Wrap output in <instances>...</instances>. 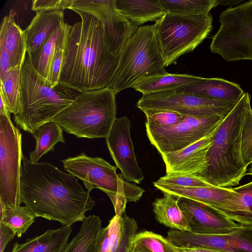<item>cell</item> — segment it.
Listing matches in <instances>:
<instances>
[{
  "instance_id": "cell-1",
  "label": "cell",
  "mask_w": 252,
  "mask_h": 252,
  "mask_svg": "<svg viewBox=\"0 0 252 252\" xmlns=\"http://www.w3.org/2000/svg\"><path fill=\"white\" fill-rule=\"evenodd\" d=\"M20 191L24 203L35 215L63 226L82 221L95 206L89 192L75 176L47 162L33 163L23 156Z\"/></svg>"
},
{
  "instance_id": "cell-2",
  "label": "cell",
  "mask_w": 252,
  "mask_h": 252,
  "mask_svg": "<svg viewBox=\"0 0 252 252\" xmlns=\"http://www.w3.org/2000/svg\"><path fill=\"white\" fill-rule=\"evenodd\" d=\"M73 11L81 21L70 26L59 85L79 92L107 87L120 57L107 47L102 26L95 16Z\"/></svg>"
},
{
  "instance_id": "cell-3",
  "label": "cell",
  "mask_w": 252,
  "mask_h": 252,
  "mask_svg": "<svg viewBox=\"0 0 252 252\" xmlns=\"http://www.w3.org/2000/svg\"><path fill=\"white\" fill-rule=\"evenodd\" d=\"M251 96L245 93L217 128L207 155L208 167L198 177L210 184L229 188L239 185L247 167L241 152V129Z\"/></svg>"
},
{
  "instance_id": "cell-4",
  "label": "cell",
  "mask_w": 252,
  "mask_h": 252,
  "mask_svg": "<svg viewBox=\"0 0 252 252\" xmlns=\"http://www.w3.org/2000/svg\"><path fill=\"white\" fill-rule=\"evenodd\" d=\"M60 86L56 89L57 86L51 88L44 84L27 52L21 67L20 109L13 115L16 125L32 134L39 126L52 121L79 94Z\"/></svg>"
},
{
  "instance_id": "cell-5",
  "label": "cell",
  "mask_w": 252,
  "mask_h": 252,
  "mask_svg": "<svg viewBox=\"0 0 252 252\" xmlns=\"http://www.w3.org/2000/svg\"><path fill=\"white\" fill-rule=\"evenodd\" d=\"M116 95L107 87L80 92L53 120L77 138H106L117 118Z\"/></svg>"
},
{
  "instance_id": "cell-6",
  "label": "cell",
  "mask_w": 252,
  "mask_h": 252,
  "mask_svg": "<svg viewBox=\"0 0 252 252\" xmlns=\"http://www.w3.org/2000/svg\"><path fill=\"white\" fill-rule=\"evenodd\" d=\"M165 67L154 25L140 26L122 50L107 88L117 94L144 78L167 73Z\"/></svg>"
},
{
  "instance_id": "cell-7",
  "label": "cell",
  "mask_w": 252,
  "mask_h": 252,
  "mask_svg": "<svg viewBox=\"0 0 252 252\" xmlns=\"http://www.w3.org/2000/svg\"><path fill=\"white\" fill-rule=\"evenodd\" d=\"M63 169L81 180L88 192L98 189L111 200L116 216L122 217L127 202L139 200L145 192L142 188L125 181L117 167L102 158L91 157L84 152L62 160Z\"/></svg>"
},
{
  "instance_id": "cell-8",
  "label": "cell",
  "mask_w": 252,
  "mask_h": 252,
  "mask_svg": "<svg viewBox=\"0 0 252 252\" xmlns=\"http://www.w3.org/2000/svg\"><path fill=\"white\" fill-rule=\"evenodd\" d=\"M213 17L167 13L154 25L165 66L176 63L182 55L192 52L212 29Z\"/></svg>"
},
{
  "instance_id": "cell-9",
  "label": "cell",
  "mask_w": 252,
  "mask_h": 252,
  "mask_svg": "<svg viewBox=\"0 0 252 252\" xmlns=\"http://www.w3.org/2000/svg\"><path fill=\"white\" fill-rule=\"evenodd\" d=\"M210 49L227 62L252 61V0L222 11Z\"/></svg>"
},
{
  "instance_id": "cell-10",
  "label": "cell",
  "mask_w": 252,
  "mask_h": 252,
  "mask_svg": "<svg viewBox=\"0 0 252 252\" xmlns=\"http://www.w3.org/2000/svg\"><path fill=\"white\" fill-rule=\"evenodd\" d=\"M22 134L10 115L0 114V202L20 205Z\"/></svg>"
},
{
  "instance_id": "cell-11",
  "label": "cell",
  "mask_w": 252,
  "mask_h": 252,
  "mask_svg": "<svg viewBox=\"0 0 252 252\" xmlns=\"http://www.w3.org/2000/svg\"><path fill=\"white\" fill-rule=\"evenodd\" d=\"M237 103L212 100L175 90L143 94L136 106L143 113L170 111L185 116L226 117Z\"/></svg>"
},
{
  "instance_id": "cell-12",
  "label": "cell",
  "mask_w": 252,
  "mask_h": 252,
  "mask_svg": "<svg viewBox=\"0 0 252 252\" xmlns=\"http://www.w3.org/2000/svg\"><path fill=\"white\" fill-rule=\"evenodd\" d=\"M221 123L212 117L185 116L173 126H161L145 122V130L151 144L160 155L184 149L208 136Z\"/></svg>"
},
{
  "instance_id": "cell-13",
  "label": "cell",
  "mask_w": 252,
  "mask_h": 252,
  "mask_svg": "<svg viewBox=\"0 0 252 252\" xmlns=\"http://www.w3.org/2000/svg\"><path fill=\"white\" fill-rule=\"evenodd\" d=\"M70 9L89 13L100 21L106 45L117 57L138 28L117 9L116 0H71Z\"/></svg>"
},
{
  "instance_id": "cell-14",
  "label": "cell",
  "mask_w": 252,
  "mask_h": 252,
  "mask_svg": "<svg viewBox=\"0 0 252 252\" xmlns=\"http://www.w3.org/2000/svg\"><path fill=\"white\" fill-rule=\"evenodd\" d=\"M131 127V122L127 117L117 118L105 141L110 156L125 179L139 184L144 176L135 154Z\"/></svg>"
},
{
  "instance_id": "cell-15",
  "label": "cell",
  "mask_w": 252,
  "mask_h": 252,
  "mask_svg": "<svg viewBox=\"0 0 252 252\" xmlns=\"http://www.w3.org/2000/svg\"><path fill=\"white\" fill-rule=\"evenodd\" d=\"M178 202L191 232L225 234L241 226L220 211L199 202L183 197L178 198Z\"/></svg>"
},
{
  "instance_id": "cell-16",
  "label": "cell",
  "mask_w": 252,
  "mask_h": 252,
  "mask_svg": "<svg viewBox=\"0 0 252 252\" xmlns=\"http://www.w3.org/2000/svg\"><path fill=\"white\" fill-rule=\"evenodd\" d=\"M155 187L162 192L169 193L177 198H187L215 209L223 214L231 211L239 198V194L233 188L212 187H184L153 182Z\"/></svg>"
},
{
  "instance_id": "cell-17",
  "label": "cell",
  "mask_w": 252,
  "mask_h": 252,
  "mask_svg": "<svg viewBox=\"0 0 252 252\" xmlns=\"http://www.w3.org/2000/svg\"><path fill=\"white\" fill-rule=\"evenodd\" d=\"M217 127L208 136L184 149L161 155L165 165L166 174L198 177L204 172L208 167L207 155Z\"/></svg>"
},
{
  "instance_id": "cell-18",
  "label": "cell",
  "mask_w": 252,
  "mask_h": 252,
  "mask_svg": "<svg viewBox=\"0 0 252 252\" xmlns=\"http://www.w3.org/2000/svg\"><path fill=\"white\" fill-rule=\"evenodd\" d=\"M176 90L215 100L237 103L245 94L237 83L220 78H203Z\"/></svg>"
},
{
  "instance_id": "cell-19",
  "label": "cell",
  "mask_w": 252,
  "mask_h": 252,
  "mask_svg": "<svg viewBox=\"0 0 252 252\" xmlns=\"http://www.w3.org/2000/svg\"><path fill=\"white\" fill-rule=\"evenodd\" d=\"M65 23L63 10L36 13L30 24L24 30L27 52L32 54L38 51L47 39Z\"/></svg>"
},
{
  "instance_id": "cell-20",
  "label": "cell",
  "mask_w": 252,
  "mask_h": 252,
  "mask_svg": "<svg viewBox=\"0 0 252 252\" xmlns=\"http://www.w3.org/2000/svg\"><path fill=\"white\" fill-rule=\"evenodd\" d=\"M0 44L9 55L12 68L22 65L27 53L26 39L24 31L16 23L11 11L1 22Z\"/></svg>"
},
{
  "instance_id": "cell-21",
  "label": "cell",
  "mask_w": 252,
  "mask_h": 252,
  "mask_svg": "<svg viewBox=\"0 0 252 252\" xmlns=\"http://www.w3.org/2000/svg\"><path fill=\"white\" fill-rule=\"evenodd\" d=\"M72 232L71 226L49 229L22 244L15 243L11 252H64Z\"/></svg>"
},
{
  "instance_id": "cell-22",
  "label": "cell",
  "mask_w": 252,
  "mask_h": 252,
  "mask_svg": "<svg viewBox=\"0 0 252 252\" xmlns=\"http://www.w3.org/2000/svg\"><path fill=\"white\" fill-rule=\"evenodd\" d=\"M117 9L138 27L157 22L167 13L159 0H116Z\"/></svg>"
},
{
  "instance_id": "cell-23",
  "label": "cell",
  "mask_w": 252,
  "mask_h": 252,
  "mask_svg": "<svg viewBox=\"0 0 252 252\" xmlns=\"http://www.w3.org/2000/svg\"><path fill=\"white\" fill-rule=\"evenodd\" d=\"M152 203L153 211L157 221L172 229L190 231V228L182 211L178 198L166 192Z\"/></svg>"
},
{
  "instance_id": "cell-24",
  "label": "cell",
  "mask_w": 252,
  "mask_h": 252,
  "mask_svg": "<svg viewBox=\"0 0 252 252\" xmlns=\"http://www.w3.org/2000/svg\"><path fill=\"white\" fill-rule=\"evenodd\" d=\"M70 26L65 23L47 39L38 51L32 54L29 53L33 67L47 86L56 51L58 47L65 41Z\"/></svg>"
},
{
  "instance_id": "cell-25",
  "label": "cell",
  "mask_w": 252,
  "mask_h": 252,
  "mask_svg": "<svg viewBox=\"0 0 252 252\" xmlns=\"http://www.w3.org/2000/svg\"><path fill=\"white\" fill-rule=\"evenodd\" d=\"M102 229L100 218L86 217L78 233L68 243L64 252H98V243Z\"/></svg>"
},
{
  "instance_id": "cell-26",
  "label": "cell",
  "mask_w": 252,
  "mask_h": 252,
  "mask_svg": "<svg viewBox=\"0 0 252 252\" xmlns=\"http://www.w3.org/2000/svg\"><path fill=\"white\" fill-rule=\"evenodd\" d=\"M201 78L189 74L167 73L144 78L133 88L143 94L172 91L195 82Z\"/></svg>"
},
{
  "instance_id": "cell-27",
  "label": "cell",
  "mask_w": 252,
  "mask_h": 252,
  "mask_svg": "<svg viewBox=\"0 0 252 252\" xmlns=\"http://www.w3.org/2000/svg\"><path fill=\"white\" fill-rule=\"evenodd\" d=\"M32 135L36 142L34 150L29 155V159L33 163L38 162L47 153L53 152L58 143H65L63 129L53 120L39 126Z\"/></svg>"
},
{
  "instance_id": "cell-28",
  "label": "cell",
  "mask_w": 252,
  "mask_h": 252,
  "mask_svg": "<svg viewBox=\"0 0 252 252\" xmlns=\"http://www.w3.org/2000/svg\"><path fill=\"white\" fill-rule=\"evenodd\" d=\"M36 218L26 206L4 205L0 202V223L8 227L18 238L26 232Z\"/></svg>"
},
{
  "instance_id": "cell-29",
  "label": "cell",
  "mask_w": 252,
  "mask_h": 252,
  "mask_svg": "<svg viewBox=\"0 0 252 252\" xmlns=\"http://www.w3.org/2000/svg\"><path fill=\"white\" fill-rule=\"evenodd\" d=\"M167 13L183 15H205L219 5V0H159Z\"/></svg>"
},
{
  "instance_id": "cell-30",
  "label": "cell",
  "mask_w": 252,
  "mask_h": 252,
  "mask_svg": "<svg viewBox=\"0 0 252 252\" xmlns=\"http://www.w3.org/2000/svg\"><path fill=\"white\" fill-rule=\"evenodd\" d=\"M233 189L239 198L232 210L224 215L242 225L252 226V181Z\"/></svg>"
},
{
  "instance_id": "cell-31",
  "label": "cell",
  "mask_w": 252,
  "mask_h": 252,
  "mask_svg": "<svg viewBox=\"0 0 252 252\" xmlns=\"http://www.w3.org/2000/svg\"><path fill=\"white\" fill-rule=\"evenodd\" d=\"M22 66L13 67L0 80V94L7 104L10 113H18L20 109V78Z\"/></svg>"
},
{
  "instance_id": "cell-32",
  "label": "cell",
  "mask_w": 252,
  "mask_h": 252,
  "mask_svg": "<svg viewBox=\"0 0 252 252\" xmlns=\"http://www.w3.org/2000/svg\"><path fill=\"white\" fill-rule=\"evenodd\" d=\"M132 244L134 246L149 252H181V248L167 238L147 230L136 233Z\"/></svg>"
},
{
  "instance_id": "cell-33",
  "label": "cell",
  "mask_w": 252,
  "mask_h": 252,
  "mask_svg": "<svg viewBox=\"0 0 252 252\" xmlns=\"http://www.w3.org/2000/svg\"><path fill=\"white\" fill-rule=\"evenodd\" d=\"M241 152L246 166L252 163V108L250 104L245 112L241 129Z\"/></svg>"
},
{
  "instance_id": "cell-34",
  "label": "cell",
  "mask_w": 252,
  "mask_h": 252,
  "mask_svg": "<svg viewBox=\"0 0 252 252\" xmlns=\"http://www.w3.org/2000/svg\"><path fill=\"white\" fill-rule=\"evenodd\" d=\"M226 236L234 252H252V226L241 225Z\"/></svg>"
},
{
  "instance_id": "cell-35",
  "label": "cell",
  "mask_w": 252,
  "mask_h": 252,
  "mask_svg": "<svg viewBox=\"0 0 252 252\" xmlns=\"http://www.w3.org/2000/svg\"><path fill=\"white\" fill-rule=\"evenodd\" d=\"M162 183L174 185L184 187H214L201 178L190 175L175 173L166 174L157 180Z\"/></svg>"
},
{
  "instance_id": "cell-36",
  "label": "cell",
  "mask_w": 252,
  "mask_h": 252,
  "mask_svg": "<svg viewBox=\"0 0 252 252\" xmlns=\"http://www.w3.org/2000/svg\"><path fill=\"white\" fill-rule=\"evenodd\" d=\"M122 234L120 245L116 252H129L132 240L137 233L138 224L135 220L124 214L122 218Z\"/></svg>"
},
{
  "instance_id": "cell-37",
  "label": "cell",
  "mask_w": 252,
  "mask_h": 252,
  "mask_svg": "<svg viewBox=\"0 0 252 252\" xmlns=\"http://www.w3.org/2000/svg\"><path fill=\"white\" fill-rule=\"evenodd\" d=\"M146 122L161 126H168L182 122L185 115L170 111L145 112Z\"/></svg>"
},
{
  "instance_id": "cell-38",
  "label": "cell",
  "mask_w": 252,
  "mask_h": 252,
  "mask_svg": "<svg viewBox=\"0 0 252 252\" xmlns=\"http://www.w3.org/2000/svg\"><path fill=\"white\" fill-rule=\"evenodd\" d=\"M65 41L66 39L58 47L51 64L47 84V86L51 88H55L59 84L60 74L64 58Z\"/></svg>"
},
{
  "instance_id": "cell-39",
  "label": "cell",
  "mask_w": 252,
  "mask_h": 252,
  "mask_svg": "<svg viewBox=\"0 0 252 252\" xmlns=\"http://www.w3.org/2000/svg\"><path fill=\"white\" fill-rule=\"evenodd\" d=\"M71 0H34L32 9L36 13L54 10L70 9Z\"/></svg>"
},
{
  "instance_id": "cell-40",
  "label": "cell",
  "mask_w": 252,
  "mask_h": 252,
  "mask_svg": "<svg viewBox=\"0 0 252 252\" xmlns=\"http://www.w3.org/2000/svg\"><path fill=\"white\" fill-rule=\"evenodd\" d=\"M0 80H1L12 67L9 55L1 44H0Z\"/></svg>"
},
{
  "instance_id": "cell-41",
  "label": "cell",
  "mask_w": 252,
  "mask_h": 252,
  "mask_svg": "<svg viewBox=\"0 0 252 252\" xmlns=\"http://www.w3.org/2000/svg\"><path fill=\"white\" fill-rule=\"evenodd\" d=\"M112 242L110 237L108 227L102 228L98 243V252H111Z\"/></svg>"
},
{
  "instance_id": "cell-42",
  "label": "cell",
  "mask_w": 252,
  "mask_h": 252,
  "mask_svg": "<svg viewBox=\"0 0 252 252\" xmlns=\"http://www.w3.org/2000/svg\"><path fill=\"white\" fill-rule=\"evenodd\" d=\"M15 235L12 231L4 224L0 223V252H3L8 244Z\"/></svg>"
},
{
  "instance_id": "cell-43",
  "label": "cell",
  "mask_w": 252,
  "mask_h": 252,
  "mask_svg": "<svg viewBox=\"0 0 252 252\" xmlns=\"http://www.w3.org/2000/svg\"><path fill=\"white\" fill-rule=\"evenodd\" d=\"M181 248V252H223L202 248Z\"/></svg>"
},
{
  "instance_id": "cell-44",
  "label": "cell",
  "mask_w": 252,
  "mask_h": 252,
  "mask_svg": "<svg viewBox=\"0 0 252 252\" xmlns=\"http://www.w3.org/2000/svg\"><path fill=\"white\" fill-rule=\"evenodd\" d=\"M0 114L10 115V113L8 111L7 104L3 96V95L0 94Z\"/></svg>"
},
{
  "instance_id": "cell-45",
  "label": "cell",
  "mask_w": 252,
  "mask_h": 252,
  "mask_svg": "<svg viewBox=\"0 0 252 252\" xmlns=\"http://www.w3.org/2000/svg\"><path fill=\"white\" fill-rule=\"evenodd\" d=\"M129 252H149L132 245Z\"/></svg>"
},
{
  "instance_id": "cell-46",
  "label": "cell",
  "mask_w": 252,
  "mask_h": 252,
  "mask_svg": "<svg viewBox=\"0 0 252 252\" xmlns=\"http://www.w3.org/2000/svg\"><path fill=\"white\" fill-rule=\"evenodd\" d=\"M248 171V173L246 174L250 175L252 176V163L250 164V167Z\"/></svg>"
}]
</instances>
